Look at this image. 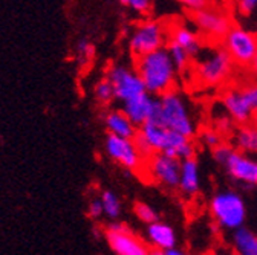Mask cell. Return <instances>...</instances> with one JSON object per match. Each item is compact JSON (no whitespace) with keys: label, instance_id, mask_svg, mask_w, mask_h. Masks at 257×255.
<instances>
[{"label":"cell","instance_id":"6da1fadb","mask_svg":"<svg viewBox=\"0 0 257 255\" xmlns=\"http://www.w3.org/2000/svg\"><path fill=\"white\" fill-rule=\"evenodd\" d=\"M149 122L162 126L167 130L176 132L190 139L197 134V122L191 113L190 104L178 89L156 98V106Z\"/></svg>","mask_w":257,"mask_h":255},{"label":"cell","instance_id":"7a4b0ae2","mask_svg":"<svg viewBox=\"0 0 257 255\" xmlns=\"http://www.w3.org/2000/svg\"><path fill=\"white\" fill-rule=\"evenodd\" d=\"M135 69L144 82L146 92L155 98L176 89L179 74L167 49H161L136 58Z\"/></svg>","mask_w":257,"mask_h":255},{"label":"cell","instance_id":"3957f363","mask_svg":"<svg viewBox=\"0 0 257 255\" xmlns=\"http://www.w3.org/2000/svg\"><path fill=\"white\" fill-rule=\"evenodd\" d=\"M236 72V63L222 44H211L194 58L191 74L194 82L205 89H217L230 82Z\"/></svg>","mask_w":257,"mask_h":255},{"label":"cell","instance_id":"277c9868","mask_svg":"<svg viewBox=\"0 0 257 255\" xmlns=\"http://www.w3.org/2000/svg\"><path fill=\"white\" fill-rule=\"evenodd\" d=\"M208 208L213 220L222 230L234 232L245 226L246 205L242 196L234 190H220L214 192Z\"/></svg>","mask_w":257,"mask_h":255},{"label":"cell","instance_id":"5b68a950","mask_svg":"<svg viewBox=\"0 0 257 255\" xmlns=\"http://www.w3.org/2000/svg\"><path fill=\"white\" fill-rule=\"evenodd\" d=\"M168 44V23L146 18L139 22L129 37V48L136 58L165 49Z\"/></svg>","mask_w":257,"mask_h":255},{"label":"cell","instance_id":"8992f818","mask_svg":"<svg viewBox=\"0 0 257 255\" xmlns=\"http://www.w3.org/2000/svg\"><path fill=\"white\" fill-rule=\"evenodd\" d=\"M194 30L201 37L211 44H219L234 26L230 10H225L219 4H210L207 8L190 14Z\"/></svg>","mask_w":257,"mask_h":255},{"label":"cell","instance_id":"52a82bcc","mask_svg":"<svg viewBox=\"0 0 257 255\" xmlns=\"http://www.w3.org/2000/svg\"><path fill=\"white\" fill-rule=\"evenodd\" d=\"M239 68H249L257 56V34L234 24L220 43Z\"/></svg>","mask_w":257,"mask_h":255},{"label":"cell","instance_id":"ba28073f","mask_svg":"<svg viewBox=\"0 0 257 255\" xmlns=\"http://www.w3.org/2000/svg\"><path fill=\"white\" fill-rule=\"evenodd\" d=\"M109 248L117 255H150V248L124 223H110L104 230Z\"/></svg>","mask_w":257,"mask_h":255},{"label":"cell","instance_id":"9c48e42d","mask_svg":"<svg viewBox=\"0 0 257 255\" xmlns=\"http://www.w3.org/2000/svg\"><path fill=\"white\" fill-rule=\"evenodd\" d=\"M106 78L112 82L117 101L126 102L146 92L144 82L135 68L132 69L124 64H113L109 68Z\"/></svg>","mask_w":257,"mask_h":255},{"label":"cell","instance_id":"30bf717a","mask_svg":"<svg viewBox=\"0 0 257 255\" xmlns=\"http://www.w3.org/2000/svg\"><path fill=\"white\" fill-rule=\"evenodd\" d=\"M146 172L149 178L167 190H179L181 182V160L167 156L164 153H155L146 164Z\"/></svg>","mask_w":257,"mask_h":255},{"label":"cell","instance_id":"8fae6325","mask_svg":"<svg viewBox=\"0 0 257 255\" xmlns=\"http://www.w3.org/2000/svg\"><path fill=\"white\" fill-rule=\"evenodd\" d=\"M106 154L118 165L130 172H138L146 164L144 158L139 154L135 147L133 139H124L113 134H107L104 140Z\"/></svg>","mask_w":257,"mask_h":255},{"label":"cell","instance_id":"7c38bea8","mask_svg":"<svg viewBox=\"0 0 257 255\" xmlns=\"http://www.w3.org/2000/svg\"><path fill=\"white\" fill-rule=\"evenodd\" d=\"M220 166L228 176L242 186L252 188L257 185V158L243 154L234 148Z\"/></svg>","mask_w":257,"mask_h":255},{"label":"cell","instance_id":"4fadbf2b","mask_svg":"<svg viewBox=\"0 0 257 255\" xmlns=\"http://www.w3.org/2000/svg\"><path fill=\"white\" fill-rule=\"evenodd\" d=\"M220 106L223 107V110L228 113L234 124L239 126H246L254 122V113L251 112V108L248 107L239 86H233V88H226L222 95H220Z\"/></svg>","mask_w":257,"mask_h":255},{"label":"cell","instance_id":"5bb4252c","mask_svg":"<svg viewBox=\"0 0 257 255\" xmlns=\"http://www.w3.org/2000/svg\"><path fill=\"white\" fill-rule=\"evenodd\" d=\"M168 42H173L184 48L191 58H197L205 49L204 38L201 37L194 28L182 23V22H171L168 23Z\"/></svg>","mask_w":257,"mask_h":255},{"label":"cell","instance_id":"9a60e30c","mask_svg":"<svg viewBox=\"0 0 257 255\" xmlns=\"http://www.w3.org/2000/svg\"><path fill=\"white\" fill-rule=\"evenodd\" d=\"M156 106V98L152 96L150 94L144 92L126 102H123L121 110L127 115V118L138 127L141 128L144 124H147L153 115V110Z\"/></svg>","mask_w":257,"mask_h":255},{"label":"cell","instance_id":"2e32d148","mask_svg":"<svg viewBox=\"0 0 257 255\" xmlns=\"http://www.w3.org/2000/svg\"><path fill=\"white\" fill-rule=\"evenodd\" d=\"M161 153L171 156V158H176L182 162L187 159H193L196 156V146L193 142V139L185 138L176 132L167 130L164 148Z\"/></svg>","mask_w":257,"mask_h":255},{"label":"cell","instance_id":"e0dca14e","mask_svg":"<svg viewBox=\"0 0 257 255\" xmlns=\"http://www.w3.org/2000/svg\"><path fill=\"white\" fill-rule=\"evenodd\" d=\"M104 126L109 132V134L124 138V139H135L138 134V127L127 118L126 113L120 110H109L103 116Z\"/></svg>","mask_w":257,"mask_h":255},{"label":"cell","instance_id":"ac0fdd59","mask_svg":"<svg viewBox=\"0 0 257 255\" xmlns=\"http://www.w3.org/2000/svg\"><path fill=\"white\" fill-rule=\"evenodd\" d=\"M147 242L153 249L170 250L176 248L178 237L175 230L168 223L156 222L147 226Z\"/></svg>","mask_w":257,"mask_h":255},{"label":"cell","instance_id":"d6986e66","mask_svg":"<svg viewBox=\"0 0 257 255\" xmlns=\"http://www.w3.org/2000/svg\"><path fill=\"white\" fill-rule=\"evenodd\" d=\"M230 144L243 154L257 156V124L239 126L230 138Z\"/></svg>","mask_w":257,"mask_h":255},{"label":"cell","instance_id":"ffe728a7","mask_svg":"<svg viewBox=\"0 0 257 255\" xmlns=\"http://www.w3.org/2000/svg\"><path fill=\"white\" fill-rule=\"evenodd\" d=\"M201 190V173H199V164L196 158L181 162V182L179 191L184 196L193 197Z\"/></svg>","mask_w":257,"mask_h":255},{"label":"cell","instance_id":"44dd1931","mask_svg":"<svg viewBox=\"0 0 257 255\" xmlns=\"http://www.w3.org/2000/svg\"><path fill=\"white\" fill-rule=\"evenodd\" d=\"M231 246L234 255H257V234L242 226L231 234Z\"/></svg>","mask_w":257,"mask_h":255},{"label":"cell","instance_id":"7402d4cb","mask_svg":"<svg viewBox=\"0 0 257 255\" xmlns=\"http://www.w3.org/2000/svg\"><path fill=\"white\" fill-rule=\"evenodd\" d=\"M165 49L168 50L170 58H171V62H173V64H175V68L181 76L185 75L187 72H191L194 60L191 58V55L184 48H181L179 44H176L173 42H168Z\"/></svg>","mask_w":257,"mask_h":255},{"label":"cell","instance_id":"603a6c76","mask_svg":"<svg viewBox=\"0 0 257 255\" xmlns=\"http://www.w3.org/2000/svg\"><path fill=\"white\" fill-rule=\"evenodd\" d=\"M139 133L146 138V140L150 144L152 150L155 153H161L164 148L165 136H167V128L153 122H147L139 128Z\"/></svg>","mask_w":257,"mask_h":255},{"label":"cell","instance_id":"cb8c5ba5","mask_svg":"<svg viewBox=\"0 0 257 255\" xmlns=\"http://www.w3.org/2000/svg\"><path fill=\"white\" fill-rule=\"evenodd\" d=\"M101 204L104 208V216H107L110 220H117L121 214V202L118 199V196L113 191H104L101 194Z\"/></svg>","mask_w":257,"mask_h":255},{"label":"cell","instance_id":"d4e9b609","mask_svg":"<svg viewBox=\"0 0 257 255\" xmlns=\"http://www.w3.org/2000/svg\"><path fill=\"white\" fill-rule=\"evenodd\" d=\"M213 128L217 130L223 138L230 136L234 133V130L237 128V126L234 124V121L228 116V113L223 110V107L220 106V116H219V112L213 116Z\"/></svg>","mask_w":257,"mask_h":255},{"label":"cell","instance_id":"484cf974","mask_svg":"<svg viewBox=\"0 0 257 255\" xmlns=\"http://www.w3.org/2000/svg\"><path fill=\"white\" fill-rule=\"evenodd\" d=\"M95 98L103 106H110L113 101L117 100L115 98V90H113L112 82L106 76L97 82V86H95Z\"/></svg>","mask_w":257,"mask_h":255},{"label":"cell","instance_id":"4316f807","mask_svg":"<svg viewBox=\"0 0 257 255\" xmlns=\"http://www.w3.org/2000/svg\"><path fill=\"white\" fill-rule=\"evenodd\" d=\"M133 212H135V216L138 217L139 222L146 223L147 226H149V224H153V223H156V222H159L158 212H156L150 205H147V204H144V202H136L135 206H133Z\"/></svg>","mask_w":257,"mask_h":255},{"label":"cell","instance_id":"83f0119b","mask_svg":"<svg viewBox=\"0 0 257 255\" xmlns=\"http://www.w3.org/2000/svg\"><path fill=\"white\" fill-rule=\"evenodd\" d=\"M248 107L254 113V116H257V80H249L239 86Z\"/></svg>","mask_w":257,"mask_h":255},{"label":"cell","instance_id":"f1b7e54d","mask_svg":"<svg viewBox=\"0 0 257 255\" xmlns=\"http://www.w3.org/2000/svg\"><path fill=\"white\" fill-rule=\"evenodd\" d=\"M199 138H201L202 144L207 146V147L211 148V150L217 148L219 146H222V144L225 142V138H223L217 130H214L213 127L204 128V130L201 132V134H199Z\"/></svg>","mask_w":257,"mask_h":255},{"label":"cell","instance_id":"f546056e","mask_svg":"<svg viewBox=\"0 0 257 255\" xmlns=\"http://www.w3.org/2000/svg\"><path fill=\"white\" fill-rule=\"evenodd\" d=\"M123 6H127L130 11L139 16H149L153 10V4L150 0H123L121 2Z\"/></svg>","mask_w":257,"mask_h":255},{"label":"cell","instance_id":"4dcf8cb0","mask_svg":"<svg viewBox=\"0 0 257 255\" xmlns=\"http://www.w3.org/2000/svg\"><path fill=\"white\" fill-rule=\"evenodd\" d=\"M133 142H135V147H136V150L139 152V154H141L142 158H144V160H147L150 156L155 154V152L152 150L150 144L146 140V138L139 133V130H138V134H136L135 139H133Z\"/></svg>","mask_w":257,"mask_h":255},{"label":"cell","instance_id":"1f68e13d","mask_svg":"<svg viewBox=\"0 0 257 255\" xmlns=\"http://www.w3.org/2000/svg\"><path fill=\"white\" fill-rule=\"evenodd\" d=\"M233 6L242 17H249L257 11V0H240Z\"/></svg>","mask_w":257,"mask_h":255},{"label":"cell","instance_id":"d6a6232c","mask_svg":"<svg viewBox=\"0 0 257 255\" xmlns=\"http://www.w3.org/2000/svg\"><path fill=\"white\" fill-rule=\"evenodd\" d=\"M77 50L81 60H92L95 55V48L88 40H80L77 44Z\"/></svg>","mask_w":257,"mask_h":255},{"label":"cell","instance_id":"836d02e7","mask_svg":"<svg viewBox=\"0 0 257 255\" xmlns=\"http://www.w3.org/2000/svg\"><path fill=\"white\" fill-rule=\"evenodd\" d=\"M211 2H207V0H184L181 2V5L185 8V11H188L190 14H194L197 11H201L204 8H207Z\"/></svg>","mask_w":257,"mask_h":255},{"label":"cell","instance_id":"e575fe53","mask_svg":"<svg viewBox=\"0 0 257 255\" xmlns=\"http://www.w3.org/2000/svg\"><path fill=\"white\" fill-rule=\"evenodd\" d=\"M91 218H100L103 214H104V208H103V204H101V199L95 197V199L91 200L89 204V210H88Z\"/></svg>","mask_w":257,"mask_h":255},{"label":"cell","instance_id":"d590c367","mask_svg":"<svg viewBox=\"0 0 257 255\" xmlns=\"http://www.w3.org/2000/svg\"><path fill=\"white\" fill-rule=\"evenodd\" d=\"M164 255H190V254H187L182 249L175 248V249H170V250H164Z\"/></svg>","mask_w":257,"mask_h":255},{"label":"cell","instance_id":"8d00e7d4","mask_svg":"<svg viewBox=\"0 0 257 255\" xmlns=\"http://www.w3.org/2000/svg\"><path fill=\"white\" fill-rule=\"evenodd\" d=\"M249 72L254 78H257V56H255V60L252 62V64L249 66Z\"/></svg>","mask_w":257,"mask_h":255},{"label":"cell","instance_id":"74e56055","mask_svg":"<svg viewBox=\"0 0 257 255\" xmlns=\"http://www.w3.org/2000/svg\"><path fill=\"white\" fill-rule=\"evenodd\" d=\"M204 255H234L233 252H220V250H210Z\"/></svg>","mask_w":257,"mask_h":255},{"label":"cell","instance_id":"f35d334b","mask_svg":"<svg viewBox=\"0 0 257 255\" xmlns=\"http://www.w3.org/2000/svg\"><path fill=\"white\" fill-rule=\"evenodd\" d=\"M254 122H255V124H257V116H255V121H254Z\"/></svg>","mask_w":257,"mask_h":255}]
</instances>
